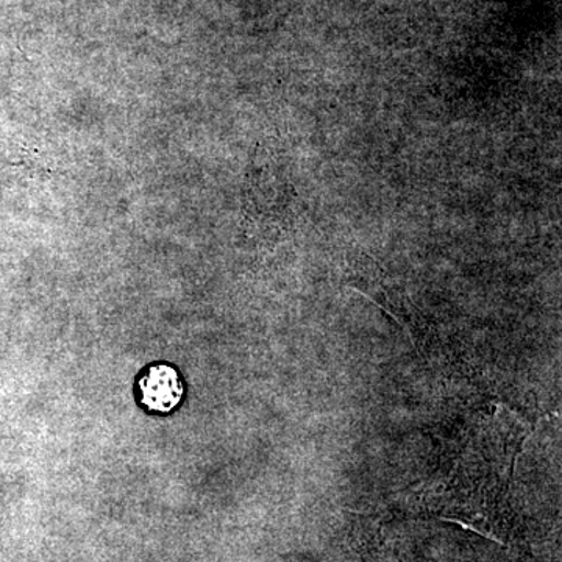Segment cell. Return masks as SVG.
Listing matches in <instances>:
<instances>
[{"label": "cell", "mask_w": 562, "mask_h": 562, "mask_svg": "<svg viewBox=\"0 0 562 562\" xmlns=\"http://www.w3.org/2000/svg\"><path fill=\"white\" fill-rule=\"evenodd\" d=\"M371 562H395V561L392 560V558L376 557V558H373V560H371Z\"/></svg>", "instance_id": "cell-2"}, {"label": "cell", "mask_w": 562, "mask_h": 562, "mask_svg": "<svg viewBox=\"0 0 562 562\" xmlns=\"http://www.w3.org/2000/svg\"><path fill=\"white\" fill-rule=\"evenodd\" d=\"M140 402L154 413H169L183 397L180 376L171 366H151L139 380Z\"/></svg>", "instance_id": "cell-1"}]
</instances>
